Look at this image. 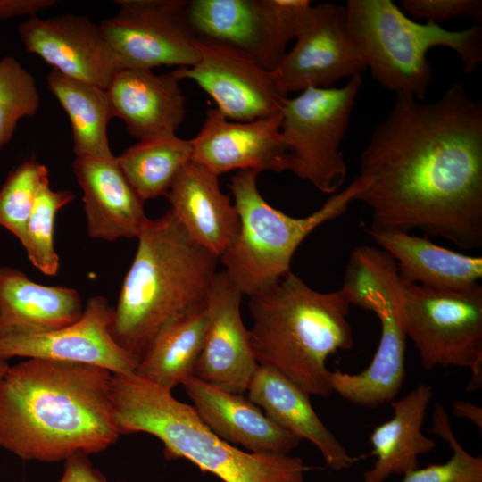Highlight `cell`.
Returning a JSON list of instances; mask_svg holds the SVG:
<instances>
[{
  "mask_svg": "<svg viewBox=\"0 0 482 482\" xmlns=\"http://www.w3.org/2000/svg\"><path fill=\"white\" fill-rule=\"evenodd\" d=\"M367 186L357 201L373 229L439 237L482 246V104L454 83L424 103L397 94L360 159Z\"/></svg>",
  "mask_w": 482,
  "mask_h": 482,
  "instance_id": "obj_1",
  "label": "cell"
},
{
  "mask_svg": "<svg viewBox=\"0 0 482 482\" xmlns=\"http://www.w3.org/2000/svg\"><path fill=\"white\" fill-rule=\"evenodd\" d=\"M105 369L31 358L0 380V447L25 461L96 453L120 433Z\"/></svg>",
  "mask_w": 482,
  "mask_h": 482,
  "instance_id": "obj_2",
  "label": "cell"
},
{
  "mask_svg": "<svg viewBox=\"0 0 482 482\" xmlns=\"http://www.w3.org/2000/svg\"><path fill=\"white\" fill-rule=\"evenodd\" d=\"M137 238L111 332L138 363L166 325L206 303L220 260L190 238L170 210L147 218Z\"/></svg>",
  "mask_w": 482,
  "mask_h": 482,
  "instance_id": "obj_3",
  "label": "cell"
},
{
  "mask_svg": "<svg viewBox=\"0 0 482 482\" xmlns=\"http://www.w3.org/2000/svg\"><path fill=\"white\" fill-rule=\"evenodd\" d=\"M350 306L340 289L316 291L292 271L250 296L249 335L258 365L275 370L310 395L328 396V358L353 345Z\"/></svg>",
  "mask_w": 482,
  "mask_h": 482,
  "instance_id": "obj_4",
  "label": "cell"
},
{
  "mask_svg": "<svg viewBox=\"0 0 482 482\" xmlns=\"http://www.w3.org/2000/svg\"><path fill=\"white\" fill-rule=\"evenodd\" d=\"M112 401L121 434L146 433L168 460L185 459L222 482H305L303 460L240 449L214 434L170 391L132 374H112Z\"/></svg>",
  "mask_w": 482,
  "mask_h": 482,
  "instance_id": "obj_5",
  "label": "cell"
},
{
  "mask_svg": "<svg viewBox=\"0 0 482 482\" xmlns=\"http://www.w3.org/2000/svg\"><path fill=\"white\" fill-rule=\"evenodd\" d=\"M349 38L373 78L385 88L424 101L433 68L427 57L436 46L460 57L464 73L482 62V26L449 30L418 22L391 0H348L345 5Z\"/></svg>",
  "mask_w": 482,
  "mask_h": 482,
  "instance_id": "obj_6",
  "label": "cell"
},
{
  "mask_svg": "<svg viewBox=\"0 0 482 482\" xmlns=\"http://www.w3.org/2000/svg\"><path fill=\"white\" fill-rule=\"evenodd\" d=\"M258 174L244 170L231 177L229 187L240 229L220 258L230 284L248 297L269 289L290 272L292 258L303 241L325 222L345 213L367 186V180L358 175L320 208L295 218L265 201L257 187Z\"/></svg>",
  "mask_w": 482,
  "mask_h": 482,
  "instance_id": "obj_7",
  "label": "cell"
},
{
  "mask_svg": "<svg viewBox=\"0 0 482 482\" xmlns=\"http://www.w3.org/2000/svg\"><path fill=\"white\" fill-rule=\"evenodd\" d=\"M401 280V279H400ZM402 321L428 370L437 366L471 371L468 392L482 385V287L436 289L401 280Z\"/></svg>",
  "mask_w": 482,
  "mask_h": 482,
  "instance_id": "obj_8",
  "label": "cell"
},
{
  "mask_svg": "<svg viewBox=\"0 0 482 482\" xmlns=\"http://www.w3.org/2000/svg\"><path fill=\"white\" fill-rule=\"evenodd\" d=\"M362 85L356 75L341 87L308 88L287 98L281 111L290 171L322 193L337 192L345 181L340 147Z\"/></svg>",
  "mask_w": 482,
  "mask_h": 482,
  "instance_id": "obj_9",
  "label": "cell"
},
{
  "mask_svg": "<svg viewBox=\"0 0 482 482\" xmlns=\"http://www.w3.org/2000/svg\"><path fill=\"white\" fill-rule=\"evenodd\" d=\"M308 0L185 1L184 18L200 40L235 50L273 71L312 8Z\"/></svg>",
  "mask_w": 482,
  "mask_h": 482,
  "instance_id": "obj_10",
  "label": "cell"
},
{
  "mask_svg": "<svg viewBox=\"0 0 482 482\" xmlns=\"http://www.w3.org/2000/svg\"><path fill=\"white\" fill-rule=\"evenodd\" d=\"M119 12L99 24L124 68L193 66L197 38L184 18L183 0H118Z\"/></svg>",
  "mask_w": 482,
  "mask_h": 482,
  "instance_id": "obj_11",
  "label": "cell"
},
{
  "mask_svg": "<svg viewBox=\"0 0 482 482\" xmlns=\"http://www.w3.org/2000/svg\"><path fill=\"white\" fill-rule=\"evenodd\" d=\"M278 66L272 71L285 94L333 87L335 82L366 70L346 29L345 6L312 5Z\"/></svg>",
  "mask_w": 482,
  "mask_h": 482,
  "instance_id": "obj_12",
  "label": "cell"
},
{
  "mask_svg": "<svg viewBox=\"0 0 482 482\" xmlns=\"http://www.w3.org/2000/svg\"><path fill=\"white\" fill-rule=\"evenodd\" d=\"M403 291L395 263L385 268L376 280L365 310L376 314L381 335L369 366L356 374L329 371L332 392L366 408H377L394 401L405 376L406 335L402 321Z\"/></svg>",
  "mask_w": 482,
  "mask_h": 482,
  "instance_id": "obj_13",
  "label": "cell"
},
{
  "mask_svg": "<svg viewBox=\"0 0 482 482\" xmlns=\"http://www.w3.org/2000/svg\"><path fill=\"white\" fill-rule=\"evenodd\" d=\"M198 58L190 67L174 70L182 79L194 80L234 121H251L280 112L287 95L273 73L240 53L197 39Z\"/></svg>",
  "mask_w": 482,
  "mask_h": 482,
  "instance_id": "obj_14",
  "label": "cell"
},
{
  "mask_svg": "<svg viewBox=\"0 0 482 482\" xmlns=\"http://www.w3.org/2000/svg\"><path fill=\"white\" fill-rule=\"evenodd\" d=\"M18 34L28 54L71 79L106 89L124 68L100 25L86 16L29 17L19 25Z\"/></svg>",
  "mask_w": 482,
  "mask_h": 482,
  "instance_id": "obj_15",
  "label": "cell"
},
{
  "mask_svg": "<svg viewBox=\"0 0 482 482\" xmlns=\"http://www.w3.org/2000/svg\"><path fill=\"white\" fill-rule=\"evenodd\" d=\"M113 307L104 296L87 299L75 322L41 334L0 337V360L13 357L46 359L93 365L112 374H132L137 362L111 332Z\"/></svg>",
  "mask_w": 482,
  "mask_h": 482,
  "instance_id": "obj_16",
  "label": "cell"
},
{
  "mask_svg": "<svg viewBox=\"0 0 482 482\" xmlns=\"http://www.w3.org/2000/svg\"><path fill=\"white\" fill-rule=\"evenodd\" d=\"M281 112L251 121H230L209 109L190 139L191 161L220 176L233 170L283 172L291 161L280 131Z\"/></svg>",
  "mask_w": 482,
  "mask_h": 482,
  "instance_id": "obj_17",
  "label": "cell"
},
{
  "mask_svg": "<svg viewBox=\"0 0 482 482\" xmlns=\"http://www.w3.org/2000/svg\"><path fill=\"white\" fill-rule=\"evenodd\" d=\"M242 297L223 270L216 273L206 300L207 325L194 377L243 395L258 363L241 316Z\"/></svg>",
  "mask_w": 482,
  "mask_h": 482,
  "instance_id": "obj_18",
  "label": "cell"
},
{
  "mask_svg": "<svg viewBox=\"0 0 482 482\" xmlns=\"http://www.w3.org/2000/svg\"><path fill=\"white\" fill-rule=\"evenodd\" d=\"M181 385L202 421L231 445L251 453L290 454L302 441L242 394L226 392L195 377Z\"/></svg>",
  "mask_w": 482,
  "mask_h": 482,
  "instance_id": "obj_19",
  "label": "cell"
},
{
  "mask_svg": "<svg viewBox=\"0 0 482 482\" xmlns=\"http://www.w3.org/2000/svg\"><path fill=\"white\" fill-rule=\"evenodd\" d=\"M174 71L122 68L106 88L113 118L139 140L176 135L186 116V100Z\"/></svg>",
  "mask_w": 482,
  "mask_h": 482,
  "instance_id": "obj_20",
  "label": "cell"
},
{
  "mask_svg": "<svg viewBox=\"0 0 482 482\" xmlns=\"http://www.w3.org/2000/svg\"><path fill=\"white\" fill-rule=\"evenodd\" d=\"M72 168L83 193L88 235L105 241L137 237L147 220L145 202L129 184L117 156L75 158Z\"/></svg>",
  "mask_w": 482,
  "mask_h": 482,
  "instance_id": "obj_21",
  "label": "cell"
},
{
  "mask_svg": "<svg viewBox=\"0 0 482 482\" xmlns=\"http://www.w3.org/2000/svg\"><path fill=\"white\" fill-rule=\"evenodd\" d=\"M218 177L190 161L166 197L170 212L190 238L220 260L237 236L240 220L230 198L221 192Z\"/></svg>",
  "mask_w": 482,
  "mask_h": 482,
  "instance_id": "obj_22",
  "label": "cell"
},
{
  "mask_svg": "<svg viewBox=\"0 0 482 482\" xmlns=\"http://www.w3.org/2000/svg\"><path fill=\"white\" fill-rule=\"evenodd\" d=\"M246 392L273 421L301 440L311 442L330 470H344L356 461L319 418L310 395L279 372L258 365Z\"/></svg>",
  "mask_w": 482,
  "mask_h": 482,
  "instance_id": "obj_23",
  "label": "cell"
},
{
  "mask_svg": "<svg viewBox=\"0 0 482 482\" xmlns=\"http://www.w3.org/2000/svg\"><path fill=\"white\" fill-rule=\"evenodd\" d=\"M83 311L76 289L41 285L17 269L0 267V337L55 330Z\"/></svg>",
  "mask_w": 482,
  "mask_h": 482,
  "instance_id": "obj_24",
  "label": "cell"
},
{
  "mask_svg": "<svg viewBox=\"0 0 482 482\" xmlns=\"http://www.w3.org/2000/svg\"><path fill=\"white\" fill-rule=\"evenodd\" d=\"M397 266L402 281L436 289H466L482 278V257L461 253L407 232L365 228Z\"/></svg>",
  "mask_w": 482,
  "mask_h": 482,
  "instance_id": "obj_25",
  "label": "cell"
},
{
  "mask_svg": "<svg viewBox=\"0 0 482 482\" xmlns=\"http://www.w3.org/2000/svg\"><path fill=\"white\" fill-rule=\"evenodd\" d=\"M432 397V387L420 384L390 403L392 418L375 427L370 436L376 461L363 473V482H385L392 475H403L417 469L418 457L436 447V441L421 431Z\"/></svg>",
  "mask_w": 482,
  "mask_h": 482,
  "instance_id": "obj_26",
  "label": "cell"
},
{
  "mask_svg": "<svg viewBox=\"0 0 482 482\" xmlns=\"http://www.w3.org/2000/svg\"><path fill=\"white\" fill-rule=\"evenodd\" d=\"M206 325V303L174 319L155 337L135 373L171 392L194 377Z\"/></svg>",
  "mask_w": 482,
  "mask_h": 482,
  "instance_id": "obj_27",
  "label": "cell"
},
{
  "mask_svg": "<svg viewBox=\"0 0 482 482\" xmlns=\"http://www.w3.org/2000/svg\"><path fill=\"white\" fill-rule=\"evenodd\" d=\"M46 79L49 91L70 119L76 158L112 156L107 126L113 114L107 90L54 69Z\"/></svg>",
  "mask_w": 482,
  "mask_h": 482,
  "instance_id": "obj_28",
  "label": "cell"
},
{
  "mask_svg": "<svg viewBox=\"0 0 482 482\" xmlns=\"http://www.w3.org/2000/svg\"><path fill=\"white\" fill-rule=\"evenodd\" d=\"M190 139L177 135L139 140L117 161L129 184L145 202L166 196L182 168L191 161Z\"/></svg>",
  "mask_w": 482,
  "mask_h": 482,
  "instance_id": "obj_29",
  "label": "cell"
},
{
  "mask_svg": "<svg viewBox=\"0 0 482 482\" xmlns=\"http://www.w3.org/2000/svg\"><path fill=\"white\" fill-rule=\"evenodd\" d=\"M75 198L71 190H54L49 180L39 188L21 243L31 263L47 276L56 275L59 257L54 248L57 212Z\"/></svg>",
  "mask_w": 482,
  "mask_h": 482,
  "instance_id": "obj_30",
  "label": "cell"
},
{
  "mask_svg": "<svg viewBox=\"0 0 482 482\" xmlns=\"http://www.w3.org/2000/svg\"><path fill=\"white\" fill-rule=\"evenodd\" d=\"M48 169L34 159L13 169L0 188V226L22 243L40 187L49 180Z\"/></svg>",
  "mask_w": 482,
  "mask_h": 482,
  "instance_id": "obj_31",
  "label": "cell"
},
{
  "mask_svg": "<svg viewBox=\"0 0 482 482\" xmlns=\"http://www.w3.org/2000/svg\"><path fill=\"white\" fill-rule=\"evenodd\" d=\"M40 106L34 76L12 56L0 59V148L8 144L18 122Z\"/></svg>",
  "mask_w": 482,
  "mask_h": 482,
  "instance_id": "obj_32",
  "label": "cell"
},
{
  "mask_svg": "<svg viewBox=\"0 0 482 482\" xmlns=\"http://www.w3.org/2000/svg\"><path fill=\"white\" fill-rule=\"evenodd\" d=\"M432 422L431 431L448 444L451 458L444 463L414 469L403 474L401 482H482V457L470 454L457 440L441 403L434 406Z\"/></svg>",
  "mask_w": 482,
  "mask_h": 482,
  "instance_id": "obj_33",
  "label": "cell"
},
{
  "mask_svg": "<svg viewBox=\"0 0 482 482\" xmlns=\"http://www.w3.org/2000/svg\"><path fill=\"white\" fill-rule=\"evenodd\" d=\"M402 11L425 22L436 23L461 16L470 17L478 24L482 20L480 0H403Z\"/></svg>",
  "mask_w": 482,
  "mask_h": 482,
  "instance_id": "obj_34",
  "label": "cell"
},
{
  "mask_svg": "<svg viewBox=\"0 0 482 482\" xmlns=\"http://www.w3.org/2000/svg\"><path fill=\"white\" fill-rule=\"evenodd\" d=\"M87 455L77 453L65 459L63 474L58 482H107L105 477L92 466Z\"/></svg>",
  "mask_w": 482,
  "mask_h": 482,
  "instance_id": "obj_35",
  "label": "cell"
},
{
  "mask_svg": "<svg viewBox=\"0 0 482 482\" xmlns=\"http://www.w3.org/2000/svg\"><path fill=\"white\" fill-rule=\"evenodd\" d=\"M56 3L55 0H0V21L16 17L36 16Z\"/></svg>",
  "mask_w": 482,
  "mask_h": 482,
  "instance_id": "obj_36",
  "label": "cell"
},
{
  "mask_svg": "<svg viewBox=\"0 0 482 482\" xmlns=\"http://www.w3.org/2000/svg\"><path fill=\"white\" fill-rule=\"evenodd\" d=\"M454 416L470 420L480 430L482 429V409L468 401L454 400L452 403Z\"/></svg>",
  "mask_w": 482,
  "mask_h": 482,
  "instance_id": "obj_37",
  "label": "cell"
},
{
  "mask_svg": "<svg viewBox=\"0 0 482 482\" xmlns=\"http://www.w3.org/2000/svg\"><path fill=\"white\" fill-rule=\"evenodd\" d=\"M9 367L10 366L8 365L6 361L0 360V380L2 379L4 375L5 374V372L9 369Z\"/></svg>",
  "mask_w": 482,
  "mask_h": 482,
  "instance_id": "obj_38",
  "label": "cell"
}]
</instances>
